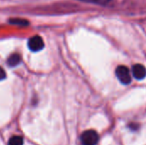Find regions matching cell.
<instances>
[{
	"mask_svg": "<svg viewBox=\"0 0 146 145\" xmlns=\"http://www.w3.org/2000/svg\"><path fill=\"white\" fill-rule=\"evenodd\" d=\"M98 140V134L94 130L85 131L80 137V141L82 145H96Z\"/></svg>",
	"mask_w": 146,
	"mask_h": 145,
	"instance_id": "1",
	"label": "cell"
},
{
	"mask_svg": "<svg viewBox=\"0 0 146 145\" xmlns=\"http://www.w3.org/2000/svg\"><path fill=\"white\" fill-rule=\"evenodd\" d=\"M115 74L119 81L123 85H129L132 81V77L129 69L126 66H119L116 68Z\"/></svg>",
	"mask_w": 146,
	"mask_h": 145,
	"instance_id": "2",
	"label": "cell"
},
{
	"mask_svg": "<svg viewBox=\"0 0 146 145\" xmlns=\"http://www.w3.org/2000/svg\"><path fill=\"white\" fill-rule=\"evenodd\" d=\"M27 46H28V49L31 51L38 52V51H40V50H42L44 49V43L43 38L40 36L36 35V36H33V37H32V38H30L28 39Z\"/></svg>",
	"mask_w": 146,
	"mask_h": 145,
	"instance_id": "3",
	"label": "cell"
},
{
	"mask_svg": "<svg viewBox=\"0 0 146 145\" xmlns=\"http://www.w3.org/2000/svg\"><path fill=\"white\" fill-rule=\"evenodd\" d=\"M133 76L139 80L144 79L146 77V68L142 64H135L133 67Z\"/></svg>",
	"mask_w": 146,
	"mask_h": 145,
	"instance_id": "4",
	"label": "cell"
},
{
	"mask_svg": "<svg viewBox=\"0 0 146 145\" xmlns=\"http://www.w3.org/2000/svg\"><path fill=\"white\" fill-rule=\"evenodd\" d=\"M21 56L19 54H17V53H14V54H11L8 57L7 64L9 67H16L17 65H19L21 63Z\"/></svg>",
	"mask_w": 146,
	"mask_h": 145,
	"instance_id": "5",
	"label": "cell"
},
{
	"mask_svg": "<svg viewBox=\"0 0 146 145\" xmlns=\"http://www.w3.org/2000/svg\"><path fill=\"white\" fill-rule=\"evenodd\" d=\"M9 22L12 25L20 26H27L29 25V21L26 19L22 18H11L9 19Z\"/></svg>",
	"mask_w": 146,
	"mask_h": 145,
	"instance_id": "6",
	"label": "cell"
},
{
	"mask_svg": "<svg viewBox=\"0 0 146 145\" xmlns=\"http://www.w3.org/2000/svg\"><path fill=\"white\" fill-rule=\"evenodd\" d=\"M23 138L21 136H13L9 140V145H23Z\"/></svg>",
	"mask_w": 146,
	"mask_h": 145,
	"instance_id": "7",
	"label": "cell"
},
{
	"mask_svg": "<svg viewBox=\"0 0 146 145\" xmlns=\"http://www.w3.org/2000/svg\"><path fill=\"white\" fill-rule=\"evenodd\" d=\"M79 1L85 2V3H94L104 5V4H106V3H108L110 0H79Z\"/></svg>",
	"mask_w": 146,
	"mask_h": 145,
	"instance_id": "8",
	"label": "cell"
},
{
	"mask_svg": "<svg viewBox=\"0 0 146 145\" xmlns=\"http://www.w3.org/2000/svg\"><path fill=\"white\" fill-rule=\"evenodd\" d=\"M6 77H7V75H6V73H5L4 69L2 67H0V81L5 79Z\"/></svg>",
	"mask_w": 146,
	"mask_h": 145,
	"instance_id": "9",
	"label": "cell"
},
{
	"mask_svg": "<svg viewBox=\"0 0 146 145\" xmlns=\"http://www.w3.org/2000/svg\"><path fill=\"white\" fill-rule=\"evenodd\" d=\"M131 128L133 129V130H137L139 128V126L138 125H135V124H133V125H131Z\"/></svg>",
	"mask_w": 146,
	"mask_h": 145,
	"instance_id": "10",
	"label": "cell"
}]
</instances>
